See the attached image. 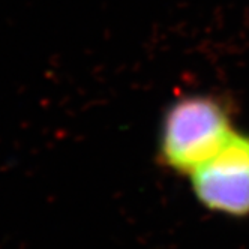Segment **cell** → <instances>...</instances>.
Masks as SVG:
<instances>
[{
    "label": "cell",
    "mask_w": 249,
    "mask_h": 249,
    "mask_svg": "<svg viewBox=\"0 0 249 249\" xmlns=\"http://www.w3.org/2000/svg\"><path fill=\"white\" fill-rule=\"evenodd\" d=\"M234 131L231 111L219 98L185 95L162 117L158 159L164 168L188 176L215 155Z\"/></svg>",
    "instance_id": "1"
},
{
    "label": "cell",
    "mask_w": 249,
    "mask_h": 249,
    "mask_svg": "<svg viewBox=\"0 0 249 249\" xmlns=\"http://www.w3.org/2000/svg\"><path fill=\"white\" fill-rule=\"evenodd\" d=\"M188 177L203 207L225 216H249V135L234 131Z\"/></svg>",
    "instance_id": "2"
}]
</instances>
